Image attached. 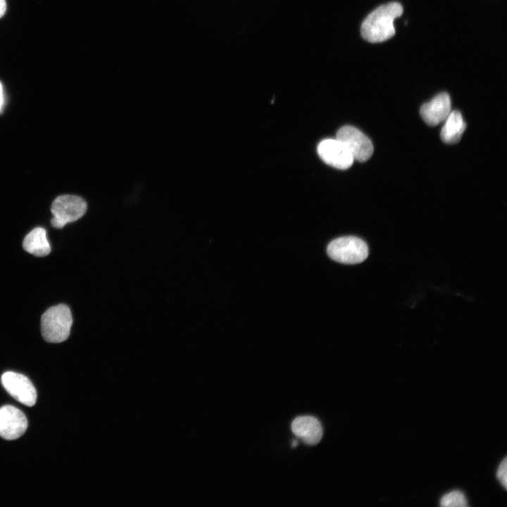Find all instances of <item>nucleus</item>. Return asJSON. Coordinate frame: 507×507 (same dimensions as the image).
Masks as SVG:
<instances>
[{
	"label": "nucleus",
	"mask_w": 507,
	"mask_h": 507,
	"mask_svg": "<svg viewBox=\"0 0 507 507\" xmlns=\"http://www.w3.org/2000/svg\"><path fill=\"white\" fill-rule=\"evenodd\" d=\"M72 324V314L68 306L59 304L52 306L41 318L42 337L48 342H62L68 338Z\"/></svg>",
	"instance_id": "nucleus-2"
},
{
	"label": "nucleus",
	"mask_w": 507,
	"mask_h": 507,
	"mask_svg": "<svg viewBox=\"0 0 507 507\" xmlns=\"http://www.w3.org/2000/svg\"><path fill=\"white\" fill-rule=\"evenodd\" d=\"M23 249L35 256L43 257L51 251L46 232L42 227H36L28 233L23 242Z\"/></svg>",
	"instance_id": "nucleus-12"
},
{
	"label": "nucleus",
	"mask_w": 507,
	"mask_h": 507,
	"mask_svg": "<svg viewBox=\"0 0 507 507\" xmlns=\"http://www.w3.org/2000/svg\"><path fill=\"white\" fill-rule=\"evenodd\" d=\"M296 445H297V441H296V440L293 441L292 443V447H296Z\"/></svg>",
	"instance_id": "nucleus-17"
},
{
	"label": "nucleus",
	"mask_w": 507,
	"mask_h": 507,
	"mask_svg": "<svg viewBox=\"0 0 507 507\" xmlns=\"http://www.w3.org/2000/svg\"><path fill=\"white\" fill-rule=\"evenodd\" d=\"M317 151L323 162L337 169H348L354 161L347 147L337 138L322 140Z\"/></svg>",
	"instance_id": "nucleus-7"
},
{
	"label": "nucleus",
	"mask_w": 507,
	"mask_h": 507,
	"mask_svg": "<svg viewBox=\"0 0 507 507\" xmlns=\"http://www.w3.org/2000/svg\"><path fill=\"white\" fill-rule=\"evenodd\" d=\"M1 381L6 392L20 403L32 406L37 401V392L31 381L24 375L6 372Z\"/></svg>",
	"instance_id": "nucleus-6"
},
{
	"label": "nucleus",
	"mask_w": 507,
	"mask_h": 507,
	"mask_svg": "<svg viewBox=\"0 0 507 507\" xmlns=\"http://www.w3.org/2000/svg\"><path fill=\"white\" fill-rule=\"evenodd\" d=\"M294 434L308 445H315L323 437V429L320 422L312 416L296 418L292 423Z\"/></svg>",
	"instance_id": "nucleus-10"
},
{
	"label": "nucleus",
	"mask_w": 507,
	"mask_h": 507,
	"mask_svg": "<svg viewBox=\"0 0 507 507\" xmlns=\"http://www.w3.org/2000/svg\"><path fill=\"white\" fill-rule=\"evenodd\" d=\"M336 138L344 143L354 160L365 162L373 154L374 148L371 140L361 131L353 126L342 127L337 131Z\"/></svg>",
	"instance_id": "nucleus-5"
},
{
	"label": "nucleus",
	"mask_w": 507,
	"mask_h": 507,
	"mask_svg": "<svg viewBox=\"0 0 507 507\" xmlns=\"http://www.w3.org/2000/svg\"><path fill=\"white\" fill-rule=\"evenodd\" d=\"M27 428V420L18 408L11 406L0 408V437L7 440L20 437Z\"/></svg>",
	"instance_id": "nucleus-8"
},
{
	"label": "nucleus",
	"mask_w": 507,
	"mask_h": 507,
	"mask_svg": "<svg viewBox=\"0 0 507 507\" xmlns=\"http://www.w3.org/2000/svg\"><path fill=\"white\" fill-rule=\"evenodd\" d=\"M3 102H4L3 91H2V86L0 82V110L2 107Z\"/></svg>",
	"instance_id": "nucleus-16"
},
{
	"label": "nucleus",
	"mask_w": 507,
	"mask_h": 507,
	"mask_svg": "<svg viewBox=\"0 0 507 507\" xmlns=\"http://www.w3.org/2000/svg\"><path fill=\"white\" fill-rule=\"evenodd\" d=\"M440 506L444 507H465L468 503L463 493L460 491H453L442 497Z\"/></svg>",
	"instance_id": "nucleus-13"
},
{
	"label": "nucleus",
	"mask_w": 507,
	"mask_h": 507,
	"mask_svg": "<svg viewBox=\"0 0 507 507\" xmlns=\"http://www.w3.org/2000/svg\"><path fill=\"white\" fill-rule=\"evenodd\" d=\"M466 128L461 113L458 111H451L444 120L441 130V139L446 144H456L458 142Z\"/></svg>",
	"instance_id": "nucleus-11"
},
{
	"label": "nucleus",
	"mask_w": 507,
	"mask_h": 507,
	"mask_svg": "<svg viewBox=\"0 0 507 507\" xmlns=\"http://www.w3.org/2000/svg\"><path fill=\"white\" fill-rule=\"evenodd\" d=\"M507 458L505 457L501 461L496 471V477L505 489L507 487Z\"/></svg>",
	"instance_id": "nucleus-14"
},
{
	"label": "nucleus",
	"mask_w": 507,
	"mask_h": 507,
	"mask_svg": "<svg viewBox=\"0 0 507 507\" xmlns=\"http://www.w3.org/2000/svg\"><path fill=\"white\" fill-rule=\"evenodd\" d=\"M403 13L402 6L397 2L382 5L372 11L362 23L363 38L372 43H378L395 35L394 22Z\"/></svg>",
	"instance_id": "nucleus-1"
},
{
	"label": "nucleus",
	"mask_w": 507,
	"mask_h": 507,
	"mask_svg": "<svg viewBox=\"0 0 507 507\" xmlns=\"http://www.w3.org/2000/svg\"><path fill=\"white\" fill-rule=\"evenodd\" d=\"M327 252L328 256L337 262L356 264L367 258L369 251L363 239L347 236L332 240L327 246Z\"/></svg>",
	"instance_id": "nucleus-3"
},
{
	"label": "nucleus",
	"mask_w": 507,
	"mask_h": 507,
	"mask_svg": "<svg viewBox=\"0 0 507 507\" xmlns=\"http://www.w3.org/2000/svg\"><path fill=\"white\" fill-rule=\"evenodd\" d=\"M6 10V3L5 0H0V18H1Z\"/></svg>",
	"instance_id": "nucleus-15"
},
{
	"label": "nucleus",
	"mask_w": 507,
	"mask_h": 507,
	"mask_svg": "<svg viewBox=\"0 0 507 507\" xmlns=\"http://www.w3.org/2000/svg\"><path fill=\"white\" fill-rule=\"evenodd\" d=\"M451 111L450 97L448 94L442 92L424 104L420 108V113L427 125L434 126L444 122Z\"/></svg>",
	"instance_id": "nucleus-9"
},
{
	"label": "nucleus",
	"mask_w": 507,
	"mask_h": 507,
	"mask_svg": "<svg viewBox=\"0 0 507 507\" xmlns=\"http://www.w3.org/2000/svg\"><path fill=\"white\" fill-rule=\"evenodd\" d=\"M54 217L51 224L56 228H62L67 223L79 220L87 211V204L83 199L74 195H63L57 197L51 208Z\"/></svg>",
	"instance_id": "nucleus-4"
}]
</instances>
